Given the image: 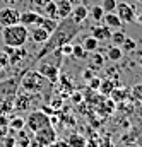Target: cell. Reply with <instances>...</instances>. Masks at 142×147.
I'll list each match as a JSON object with an SVG mask.
<instances>
[{"mask_svg": "<svg viewBox=\"0 0 142 147\" xmlns=\"http://www.w3.org/2000/svg\"><path fill=\"white\" fill-rule=\"evenodd\" d=\"M110 39L113 41V45H115V46H122V43H123V39H125V33H123L122 29L111 31V38H110Z\"/></svg>", "mask_w": 142, "mask_h": 147, "instance_id": "cb8c5ba5", "label": "cell"}, {"mask_svg": "<svg viewBox=\"0 0 142 147\" xmlns=\"http://www.w3.org/2000/svg\"><path fill=\"white\" fill-rule=\"evenodd\" d=\"M135 2H139V3H142V0H135Z\"/></svg>", "mask_w": 142, "mask_h": 147, "instance_id": "60d3db41", "label": "cell"}, {"mask_svg": "<svg viewBox=\"0 0 142 147\" xmlns=\"http://www.w3.org/2000/svg\"><path fill=\"white\" fill-rule=\"evenodd\" d=\"M28 39H29V29L22 24H14V26H7L2 29V41L5 46L21 48L26 45Z\"/></svg>", "mask_w": 142, "mask_h": 147, "instance_id": "3957f363", "label": "cell"}, {"mask_svg": "<svg viewBox=\"0 0 142 147\" xmlns=\"http://www.w3.org/2000/svg\"><path fill=\"white\" fill-rule=\"evenodd\" d=\"M141 147H142V146H141Z\"/></svg>", "mask_w": 142, "mask_h": 147, "instance_id": "7bdbcfd3", "label": "cell"}, {"mask_svg": "<svg viewBox=\"0 0 142 147\" xmlns=\"http://www.w3.org/2000/svg\"><path fill=\"white\" fill-rule=\"evenodd\" d=\"M122 46H123V51H134L135 48H137V43H135V39H132V38H127L123 39V43H122Z\"/></svg>", "mask_w": 142, "mask_h": 147, "instance_id": "484cf974", "label": "cell"}, {"mask_svg": "<svg viewBox=\"0 0 142 147\" xmlns=\"http://www.w3.org/2000/svg\"><path fill=\"white\" fill-rule=\"evenodd\" d=\"M39 14L38 12H33V10H28V12H22L21 17H19V24L26 26V28H34L39 21Z\"/></svg>", "mask_w": 142, "mask_h": 147, "instance_id": "7c38bea8", "label": "cell"}, {"mask_svg": "<svg viewBox=\"0 0 142 147\" xmlns=\"http://www.w3.org/2000/svg\"><path fill=\"white\" fill-rule=\"evenodd\" d=\"M139 24H142V14H137V19H135Z\"/></svg>", "mask_w": 142, "mask_h": 147, "instance_id": "f35d334b", "label": "cell"}, {"mask_svg": "<svg viewBox=\"0 0 142 147\" xmlns=\"http://www.w3.org/2000/svg\"><path fill=\"white\" fill-rule=\"evenodd\" d=\"M98 46H99V41L93 36H87L82 41V48H84L87 53H94V51L98 50Z\"/></svg>", "mask_w": 142, "mask_h": 147, "instance_id": "d6986e66", "label": "cell"}, {"mask_svg": "<svg viewBox=\"0 0 142 147\" xmlns=\"http://www.w3.org/2000/svg\"><path fill=\"white\" fill-rule=\"evenodd\" d=\"M29 38L38 45H45L50 38V33L41 26H34V28H29Z\"/></svg>", "mask_w": 142, "mask_h": 147, "instance_id": "8fae6325", "label": "cell"}, {"mask_svg": "<svg viewBox=\"0 0 142 147\" xmlns=\"http://www.w3.org/2000/svg\"><path fill=\"white\" fill-rule=\"evenodd\" d=\"M16 146V135L12 137V134H9L7 137H3V147H14Z\"/></svg>", "mask_w": 142, "mask_h": 147, "instance_id": "f546056e", "label": "cell"}, {"mask_svg": "<svg viewBox=\"0 0 142 147\" xmlns=\"http://www.w3.org/2000/svg\"><path fill=\"white\" fill-rule=\"evenodd\" d=\"M91 31H93L91 36L96 38L99 43H101V41H108V39L111 38V29H110L108 26H94Z\"/></svg>", "mask_w": 142, "mask_h": 147, "instance_id": "5bb4252c", "label": "cell"}, {"mask_svg": "<svg viewBox=\"0 0 142 147\" xmlns=\"http://www.w3.org/2000/svg\"><path fill=\"white\" fill-rule=\"evenodd\" d=\"M58 51H60V55H62V57L72 55V45H70V43H65V45H62V46L58 48Z\"/></svg>", "mask_w": 142, "mask_h": 147, "instance_id": "f1b7e54d", "label": "cell"}, {"mask_svg": "<svg viewBox=\"0 0 142 147\" xmlns=\"http://www.w3.org/2000/svg\"><path fill=\"white\" fill-rule=\"evenodd\" d=\"M72 19L75 21V22H79V24H82L84 21H86V17L89 16V12H87V9L84 7V5H77L74 10H72Z\"/></svg>", "mask_w": 142, "mask_h": 147, "instance_id": "2e32d148", "label": "cell"}, {"mask_svg": "<svg viewBox=\"0 0 142 147\" xmlns=\"http://www.w3.org/2000/svg\"><path fill=\"white\" fill-rule=\"evenodd\" d=\"M99 84H101V79H98V77L89 79V87L91 89H99Z\"/></svg>", "mask_w": 142, "mask_h": 147, "instance_id": "1f68e13d", "label": "cell"}, {"mask_svg": "<svg viewBox=\"0 0 142 147\" xmlns=\"http://www.w3.org/2000/svg\"><path fill=\"white\" fill-rule=\"evenodd\" d=\"M115 87H116V82H113V80H110V79L101 80V84H99V91H101L103 96H110Z\"/></svg>", "mask_w": 142, "mask_h": 147, "instance_id": "44dd1931", "label": "cell"}, {"mask_svg": "<svg viewBox=\"0 0 142 147\" xmlns=\"http://www.w3.org/2000/svg\"><path fill=\"white\" fill-rule=\"evenodd\" d=\"M50 125V116L46 113H43L41 110H36V111H31L28 115V120H26V127L29 128L31 134H36L39 132L41 128L48 127Z\"/></svg>", "mask_w": 142, "mask_h": 147, "instance_id": "5b68a950", "label": "cell"}, {"mask_svg": "<svg viewBox=\"0 0 142 147\" xmlns=\"http://www.w3.org/2000/svg\"><path fill=\"white\" fill-rule=\"evenodd\" d=\"M34 96L36 94H22V96H16L14 99V110L22 113V111H29L33 103H34Z\"/></svg>", "mask_w": 142, "mask_h": 147, "instance_id": "30bf717a", "label": "cell"}, {"mask_svg": "<svg viewBox=\"0 0 142 147\" xmlns=\"http://www.w3.org/2000/svg\"><path fill=\"white\" fill-rule=\"evenodd\" d=\"M103 16H105V10H103L101 5H94V7L91 9V17H93L94 21H103Z\"/></svg>", "mask_w": 142, "mask_h": 147, "instance_id": "d4e9b609", "label": "cell"}, {"mask_svg": "<svg viewBox=\"0 0 142 147\" xmlns=\"http://www.w3.org/2000/svg\"><path fill=\"white\" fill-rule=\"evenodd\" d=\"M57 16L58 17H67V16H70V3L67 2V0H60L58 2V5H57Z\"/></svg>", "mask_w": 142, "mask_h": 147, "instance_id": "ffe728a7", "label": "cell"}, {"mask_svg": "<svg viewBox=\"0 0 142 147\" xmlns=\"http://www.w3.org/2000/svg\"><path fill=\"white\" fill-rule=\"evenodd\" d=\"M132 94H134L135 99H141L142 101V84H137V86L132 89Z\"/></svg>", "mask_w": 142, "mask_h": 147, "instance_id": "4dcf8cb0", "label": "cell"}, {"mask_svg": "<svg viewBox=\"0 0 142 147\" xmlns=\"http://www.w3.org/2000/svg\"><path fill=\"white\" fill-rule=\"evenodd\" d=\"M48 147H69V146H67V142H65L64 139H57L53 144H50Z\"/></svg>", "mask_w": 142, "mask_h": 147, "instance_id": "836d02e7", "label": "cell"}, {"mask_svg": "<svg viewBox=\"0 0 142 147\" xmlns=\"http://www.w3.org/2000/svg\"><path fill=\"white\" fill-rule=\"evenodd\" d=\"M115 14L120 17L122 22H128V24H130V22H135V19H137V14H135L134 7H132L130 3H127V2H120V3H116Z\"/></svg>", "mask_w": 142, "mask_h": 147, "instance_id": "ba28073f", "label": "cell"}, {"mask_svg": "<svg viewBox=\"0 0 142 147\" xmlns=\"http://www.w3.org/2000/svg\"><path fill=\"white\" fill-rule=\"evenodd\" d=\"M9 128L14 130V132L24 130L26 128V120L22 116H12V118H9Z\"/></svg>", "mask_w": 142, "mask_h": 147, "instance_id": "ac0fdd59", "label": "cell"}, {"mask_svg": "<svg viewBox=\"0 0 142 147\" xmlns=\"http://www.w3.org/2000/svg\"><path fill=\"white\" fill-rule=\"evenodd\" d=\"M80 29H82V24L75 22V21L72 19V16L64 17V19H62V21L57 24L55 31L50 34L48 41L43 45L41 51L36 55V60H34V62H41L45 57H48L50 53L57 51V50H58L62 45H65V43H70L72 39L79 34V31H80Z\"/></svg>", "mask_w": 142, "mask_h": 147, "instance_id": "6da1fadb", "label": "cell"}, {"mask_svg": "<svg viewBox=\"0 0 142 147\" xmlns=\"http://www.w3.org/2000/svg\"><path fill=\"white\" fill-rule=\"evenodd\" d=\"M36 72L41 74L45 79H48L50 82H57L58 75H60V63H51V62H41L36 69Z\"/></svg>", "mask_w": 142, "mask_h": 147, "instance_id": "8992f818", "label": "cell"}, {"mask_svg": "<svg viewBox=\"0 0 142 147\" xmlns=\"http://www.w3.org/2000/svg\"><path fill=\"white\" fill-rule=\"evenodd\" d=\"M65 142H67L69 147H86V144H87L86 137H82L80 134H70L65 139Z\"/></svg>", "mask_w": 142, "mask_h": 147, "instance_id": "9a60e30c", "label": "cell"}, {"mask_svg": "<svg viewBox=\"0 0 142 147\" xmlns=\"http://www.w3.org/2000/svg\"><path fill=\"white\" fill-rule=\"evenodd\" d=\"M33 135H34L33 139H34L41 147H48L50 144H53V142L57 140V132H55L53 125H48V127L41 128L39 132H36V134H33Z\"/></svg>", "mask_w": 142, "mask_h": 147, "instance_id": "52a82bcc", "label": "cell"}, {"mask_svg": "<svg viewBox=\"0 0 142 147\" xmlns=\"http://www.w3.org/2000/svg\"><path fill=\"white\" fill-rule=\"evenodd\" d=\"M93 62H94L98 67H101V65H103V62H105V57H103V55H99V53H96V55H93Z\"/></svg>", "mask_w": 142, "mask_h": 147, "instance_id": "d6a6232c", "label": "cell"}, {"mask_svg": "<svg viewBox=\"0 0 142 147\" xmlns=\"http://www.w3.org/2000/svg\"><path fill=\"white\" fill-rule=\"evenodd\" d=\"M28 147H41V146H39V144L36 142L34 139H33V140H31V144H29V146H28Z\"/></svg>", "mask_w": 142, "mask_h": 147, "instance_id": "74e56055", "label": "cell"}, {"mask_svg": "<svg viewBox=\"0 0 142 147\" xmlns=\"http://www.w3.org/2000/svg\"><path fill=\"white\" fill-rule=\"evenodd\" d=\"M62 105H64V99L60 98V96H53L51 98V101H50V108H53L55 111H58L62 108Z\"/></svg>", "mask_w": 142, "mask_h": 147, "instance_id": "83f0119b", "label": "cell"}, {"mask_svg": "<svg viewBox=\"0 0 142 147\" xmlns=\"http://www.w3.org/2000/svg\"><path fill=\"white\" fill-rule=\"evenodd\" d=\"M101 147H113V146H111V142H110L108 139H105V140H103V146H101Z\"/></svg>", "mask_w": 142, "mask_h": 147, "instance_id": "8d00e7d4", "label": "cell"}, {"mask_svg": "<svg viewBox=\"0 0 142 147\" xmlns=\"http://www.w3.org/2000/svg\"><path fill=\"white\" fill-rule=\"evenodd\" d=\"M72 99H74V101H75V103H79V101H80V99H82V96H80V94H79V92H75V94H74V96H72Z\"/></svg>", "mask_w": 142, "mask_h": 147, "instance_id": "d590c367", "label": "cell"}, {"mask_svg": "<svg viewBox=\"0 0 142 147\" xmlns=\"http://www.w3.org/2000/svg\"><path fill=\"white\" fill-rule=\"evenodd\" d=\"M19 17H21V12L14 7H5L0 10V26L2 28H7V26H14V24H19Z\"/></svg>", "mask_w": 142, "mask_h": 147, "instance_id": "9c48e42d", "label": "cell"}, {"mask_svg": "<svg viewBox=\"0 0 142 147\" xmlns=\"http://www.w3.org/2000/svg\"><path fill=\"white\" fill-rule=\"evenodd\" d=\"M28 94H41V92H48L53 89V82H50L48 79H45L41 74L36 70H26L21 77V84H19Z\"/></svg>", "mask_w": 142, "mask_h": 147, "instance_id": "7a4b0ae2", "label": "cell"}, {"mask_svg": "<svg viewBox=\"0 0 142 147\" xmlns=\"http://www.w3.org/2000/svg\"><path fill=\"white\" fill-rule=\"evenodd\" d=\"M24 72L17 74L16 77H9V79L0 82V103H14L16 94H17V87L21 84V77Z\"/></svg>", "mask_w": 142, "mask_h": 147, "instance_id": "277c9868", "label": "cell"}, {"mask_svg": "<svg viewBox=\"0 0 142 147\" xmlns=\"http://www.w3.org/2000/svg\"><path fill=\"white\" fill-rule=\"evenodd\" d=\"M103 21H105V26H108L110 29H120V28H123V22L120 21V17L115 12H105Z\"/></svg>", "mask_w": 142, "mask_h": 147, "instance_id": "4fadbf2b", "label": "cell"}, {"mask_svg": "<svg viewBox=\"0 0 142 147\" xmlns=\"http://www.w3.org/2000/svg\"><path fill=\"white\" fill-rule=\"evenodd\" d=\"M14 147H21V146H17V144H16V146H14Z\"/></svg>", "mask_w": 142, "mask_h": 147, "instance_id": "b9f144b4", "label": "cell"}, {"mask_svg": "<svg viewBox=\"0 0 142 147\" xmlns=\"http://www.w3.org/2000/svg\"><path fill=\"white\" fill-rule=\"evenodd\" d=\"M122 57H123L122 46H115V45H111V46L106 50V58L108 60H111V62H118V60H122Z\"/></svg>", "mask_w": 142, "mask_h": 147, "instance_id": "e0dca14e", "label": "cell"}, {"mask_svg": "<svg viewBox=\"0 0 142 147\" xmlns=\"http://www.w3.org/2000/svg\"><path fill=\"white\" fill-rule=\"evenodd\" d=\"M72 57L77 60H84V58H87V51L82 48V45H75V46H72Z\"/></svg>", "mask_w": 142, "mask_h": 147, "instance_id": "603a6c76", "label": "cell"}, {"mask_svg": "<svg viewBox=\"0 0 142 147\" xmlns=\"http://www.w3.org/2000/svg\"><path fill=\"white\" fill-rule=\"evenodd\" d=\"M31 137H28V134L24 132V130H19L17 132V135H16V144L21 147H28L29 144H31Z\"/></svg>", "mask_w": 142, "mask_h": 147, "instance_id": "7402d4cb", "label": "cell"}, {"mask_svg": "<svg viewBox=\"0 0 142 147\" xmlns=\"http://www.w3.org/2000/svg\"><path fill=\"white\" fill-rule=\"evenodd\" d=\"M91 70H93V69H86V72H84V79H86V80H89V79L94 77V74L91 72Z\"/></svg>", "mask_w": 142, "mask_h": 147, "instance_id": "e575fe53", "label": "cell"}, {"mask_svg": "<svg viewBox=\"0 0 142 147\" xmlns=\"http://www.w3.org/2000/svg\"><path fill=\"white\" fill-rule=\"evenodd\" d=\"M139 65L142 67V57H139Z\"/></svg>", "mask_w": 142, "mask_h": 147, "instance_id": "ab89813d", "label": "cell"}, {"mask_svg": "<svg viewBox=\"0 0 142 147\" xmlns=\"http://www.w3.org/2000/svg\"><path fill=\"white\" fill-rule=\"evenodd\" d=\"M116 0H103V3H101V7H103V10L105 12H115V9H116Z\"/></svg>", "mask_w": 142, "mask_h": 147, "instance_id": "4316f807", "label": "cell"}]
</instances>
